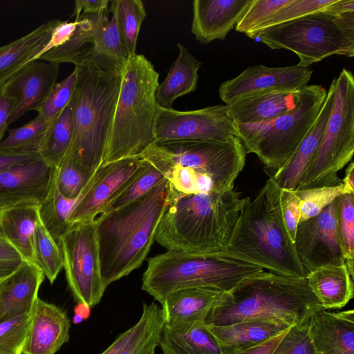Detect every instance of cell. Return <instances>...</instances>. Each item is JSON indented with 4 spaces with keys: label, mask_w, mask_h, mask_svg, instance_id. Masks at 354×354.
Returning <instances> with one entry per match:
<instances>
[{
    "label": "cell",
    "mask_w": 354,
    "mask_h": 354,
    "mask_svg": "<svg viewBox=\"0 0 354 354\" xmlns=\"http://www.w3.org/2000/svg\"><path fill=\"white\" fill-rule=\"evenodd\" d=\"M309 319L290 326L272 354H316L309 331Z\"/></svg>",
    "instance_id": "cell-47"
},
{
    "label": "cell",
    "mask_w": 354,
    "mask_h": 354,
    "mask_svg": "<svg viewBox=\"0 0 354 354\" xmlns=\"http://www.w3.org/2000/svg\"><path fill=\"white\" fill-rule=\"evenodd\" d=\"M2 277V276H1Z\"/></svg>",
    "instance_id": "cell-63"
},
{
    "label": "cell",
    "mask_w": 354,
    "mask_h": 354,
    "mask_svg": "<svg viewBox=\"0 0 354 354\" xmlns=\"http://www.w3.org/2000/svg\"><path fill=\"white\" fill-rule=\"evenodd\" d=\"M57 243L75 300L90 308L98 304L106 288L101 275L95 219L71 224Z\"/></svg>",
    "instance_id": "cell-12"
},
{
    "label": "cell",
    "mask_w": 354,
    "mask_h": 354,
    "mask_svg": "<svg viewBox=\"0 0 354 354\" xmlns=\"http://www.w3.org/2000/svg\"><path fill=\"white\" fill-rule=\"evenodd\" d=\"M225 292L211 288H184L168 295L160 304L164 326L182 330L205 321L211 310L221 302Z\"/></svg>",
    "instance_id": "cell-19"
},
{
    "label": "cell",
    "mask_w": 354,
    "mask_h": 354,
    "mask_svg": "<svg viewBox=\"0 0 354 354\" xmlns=\"http://www.w3.org/2000/svg\"><path fill=\"white\" fill-rule=\"evenodd\" d=\"M39 220V205L0 209V237L8 241L26 262L34 263L32 239Z\"/></svg>",
    "instance_id": "cell-33"
},
{
    "label": "cell",
    "mask_w": 354,
    "mask_h": 354,
    "mask_svg": "<svg viewBox=\"0 0 354 354\" xmlns=\"http://www.w3.org/2000/svg\"><path fill=\"white\" fill-rule=\"evenodd\" d=\"M97 169L91 171L77 158L67 155L59 167L55 168L59 191L66 198H80L93 184Z\"/></svg>",
    "instance_id": "cell-39"
},
{
    "label": "cell",
    "mask_w": 354,
    "mask_h": 354,
    "mask_svg": "<svg viewBox=\"0 0 354 354\" xmlns=\"http://www.w3.org/2000/svg\"><path fill=\"white\" fill-rule=\"evenodd\" d=\"M312 74L311 69L298 64L281 67L250 66L238 76L223 82L218 93L227 104L241 97L261 92H295L307 85Z\"/></svg>",
    "instance_id": "cell-15"
},
{
    "label": "cell",
    "mask_w": 354,
    "mask_h": 354,
    "mask_svg": "<svg viewBox=\"0 0 354 354\" xmlns=\"http://www.w3.org/2000/svg\"><path fill=\"white\" fill-rule=\"evenodd\" d=\"M159 73L143 55L129 57L120 89L103 165L138 156L155 142L156 92Z\"/></svg>",
    "instance_id": "cell-6"
},
{
    "label": "cell",
    "mask_w": 354,
    "mask_h": 354,
    "mask_svg": "<svg viewBox=\"0 0 354 354\" xmlns=\"http://www.w3.org/2000/svg\"><path fill=\"white\" fill-rule=\"evenodd\" d=\"M295 192L301 202L299 223L319 215L337 198L346 194L342 183L333 186L312 187Z\"/></svg>",
    "instance_id": "cell-43"
},
{
    "label": "cell",
    "mask_w": 354,
    "mask_h": 354,
    "mask_svg": "<svg viewBox=\"0 0 354 354\" xmlns=\"http://www.w3.org/2000/svg\"><path fill=\"white\" fill-rule=\"evenodd\" d=\"M57 21H46L25 35L0 46V88L36 60Z\"/></svg>",
    "instance_id": "cell-26"
},
{
    "label": "cell",
    "mask_w": 354,
    "mask_h": 354,
    "mask_svg": "<svg viewBox=\"0 0 354 354\" xmlns=\"http://www.w3.org/2000/svg\"><path fill=\"white\" fill-rule=\"evenodd\" d=\"M207 326L217 339L223 353L232 354L263 342L292 326L273 319H251L225 326Z\"/></svg>",
    "instance_id": "cell-27"
},
{
    "label": "cell",
    "mask_w": 354,
    "mask_h": 354,
    "mask_svg": "<svg viewBox=\"0 0 354 354\" xmlns=\"http://www.w3.org/2000/svg\"><path fill=\"white\" fill-rule=\"evenodd\" d=\"M306 277L263 271L229 292L209 311L205 323L225 326L251 319H273L292 326L322 310Z\"/></svg>",
    "instance_id": "cell-4"
},
{
    "label": "cell",
    "mask_w": 354,
    "mask_h": 354,
    "mask_svg": "<svg viewBox=\"0 0 354 354\" xmlns=\"http://www.w3.org/2000/svg\"><path fill=\"white\" fill-rule=\"evenodd\" d=\"M164 323L161 307L155 302L144 304L134 333L120 354H156Z\"/></svg>",
    "instance_id": "cell-36"
},
{
    "label": "cell",
    "mask_w": 354,
    "mask_h": 354,
    "mask_svg": "<svg viewBox=\"0 0 354 354\" xmlns=\"http://www.w3.org/2000/svg\"><path fill=\"white\" fill-rule=\"evenodd\" d=\"M89 42L93 45L84 52L96 66L122 73L129 55L115 18L113 15L109 17V10L97 17Z\"/></svg>",
    "instance_id": "cell-25"
},
{
    "label": "cell",
    "mask_w": 354,
    "mask_h": 354,
    "mask_svg": "<svg viewBox=\"0 0 354 354\" xmlns=\"http://www.w3.org/2000/svg\"><path fill=\"white\" fill-rule=\"evenodd\" d=\"M174 193L169 179H165L140 198L95 218L101 275L106 288L142 264Z\"/></svg>",
    "instance_id": "cell-2"
},
{
    "label": "cell",
    "mask_w": 354,
    "mask_h": 354,
    "mask_svg": "<svg viewBox=\"0 0 354 354\" xmlns=\"http://www.w3.org/2000/svg\"><path fill=\"white\" fill-rule=\"evenodd\" d=\"M322 12L334 17L347 12H354V1L335 0L333 3L324 8Z\"/></svg>",
    "instance_id": "cell-56"
},
{
    "label": "cell",
    "mask_w": 354,
    "mask_h": 354,
    "mask_svg": "<svg viewBox=\"0 0 354 354\" xmlns=\"http://www.w3.org/2000/svg\"><path fill=\"white\" fill-rule=\"evenodd\" d=\"M296 92H261L241 97L226 106L236 124L263 122L292 109L295 103Z\"/></svg>",
    "instance_id": "cell-28"
},
{
    "label": "cell",
    "mask_w": 354,
    "mask_h": 354,
    "mask_svg": "<svg viewBox=\"0 0 354 354\" xmlns=\"http://www.w3.org/2000/svg\"><path fill=\"white\" fill-rule=\"evenodd\" d=\"M50 122L37 115L25 124L8 129V136L0 142V149L38 153Z\"/></svg>",
    "instance_id": "cell-41"
},
{
    "label": "cell",
    "mask_w": 354,
    "mask_h": 354,
    "mask_svg": "<svg viewBox=\"0 0 354 354\" xmlns=\"http://www.w3.org/2000/svg\"><path fill=\"white\" fill-rule=\"evenodd\" d=\"M294 243L307 273L323 266L345 263L337 229L335 201L319 215L298 224Z\"/></svg>",
    "instance_id": "cell-14"
},
{
    "label": "cell",
    "mask_w": 354,
    "mask_h": 354,
    "mask_svg": "<svg viewBox=\"0 0 354 354\" xmlns=\"http://www.w3.org/2000/svg\"><path fill=\"white\" fill-rule=\"evenodd\" d=\"M316 354H354V311L320 310L309 319Z\"/></svg>",
    "instance_id": "cell-22"
},
{
    "label": "cell",
    "mask_w": 354,
    "mask_h": 354,
    "mask_svg": "<svg viewBox=\"0 0 354 354\" xmlns=\"http://www.w3.org/2000/svg\"><path fill=\"white\" fill-rule=\"evenodd\" d=\"M237 125L226 105L192 111L157 106L155 142L220 140L237 137Z\"/></svg>",
    "instance_id": "cell-13"
},
{
    "label": "cell",
    "mask_w": 354,
    "mask_h": 354,
    "mask_svg": "<svg viewBox=\"0 0 354 354\" xmlns=\"http://www.w3.org/2000/svg\"><path fill=\"white\" fill-rule=\"evenodd\" d=\"M30 320L26 313L0 321V354H23Z\"/></svg>",
    "instance_id": "cell-45"
},
{
    "label": "cell",
    "mask_w": 354,
    "mask_h": 354,
    "mask_svg": "<svg viewBox=\"0 0 354 354\" xmlns=\"http://www.w3.org/2000/svg\"><path fill=\"white\" fill-rule=\"evenodd\" d=\"M109 0H77L73 15L102 14L109 10Z\"/></svg>",
    "instance_id": "cell-54"
},
{
    "label": "cell",
    "mask_w": 354,
    "mask_h": 354,
    "mask_svg": "<svg viewBox=\"0 0 354 354\" xmlns=\"http://www.w3.org/2000/svg\"><path fill=\"white\" fill-rule=\"evenodd\" d=\"M33 261L52 284L63 269L62 255L58 243L39 220L32 239Z\"/></svg>",
    "instance_id": "cell-40"
},
{
    "label": "cell",
    "mask_w": 354,
    "mask_h": 354,
    "mask_svg": "<svg viewBox=\"0 0 354 354\" xmlns=\"http://www.w3.org/2000/svg\"><path fill=\"white\" fill-rule=\"evenodd\" d=\"M135 330L134 325L120 333L114 342L101 354H120L127 344Z\"/></svg>",
    "instance_id": "cell-57"
},
{
    "label": "cell",
    "mask_w": 354,
    "mask_h": 354,
    "mask_svg": "<svg viewBox=\"0 0 354 354\" xmlns=\"http://www.w3.org/2000/svg\"><path fill=\"white\" fill-rule=\"evenodd\" d=\"M100 15H79L75 16L73 21L57 19L48 42L36 57V60L74 64L86 48L85 44L90 41Z\"/></svg>",
    "instance_id": "cell-23"
},
{
    "label": "cell",
    "mask_w": 354,
    "mask_h": 354,
    "mask_svg": "<svg viewBox=\"0 0 354 354\" xmlns=\"http://www.w3.org/2000/svg\"><path fill=\"white\" fill-rule=\"evenodd\" d=\"M169 180L173 189L181 194H198L196 171L178 165L172 166Z\"/></svg>",
    "instance_id": "cell-50"
},
{
    "label": "cell",
    "mask_w": 354,
    "mask_h": 354,
    "mask_svg": "<svg viewBox=\"0 0 354 354\" xmlns=\"http://www.w3.org/2000/svg\"><path fill=\"white\" fill-rule=\"evenodd\" d=\"M306 279L324 310L341 308L353 297V279L346 263L319 268Z\"/></svg>",
    "instance_id": "cell-29"
},
{
    "label": "cell",
    "mask_w": 354,
    "mask_h": 354,
    "mask_svg": "<svg viewBox=\"0 0 354 354\" xmlns=\"http://www.w3.org/2000/svg\"><path fill=\"white\" fill-rule=\"evenodd\" d=\"M290 0H252L235 26L236 31L248 34L266 21Z\"/></svg>",
    "instance_id": "cell-48"
},
{
    "label": "cell",
    "mask_w": 354,
    "mask_h": 354,
    "mask_svg": "<svg viewBox=\"0 0 354 354\" xmlns=\"http://www.w3.org/2000/svg\"><path fill=\"white\" fill-rule=\"evenodd\" d=\"M327 90L321 85L298 89L294 106L269 121L236 124L237 137L246 153L255 154L265 167L275 171L295 153L313 127Z\"/></svg>",
    "instance_id": "cell-8"
},
{
    "label": "cell",
    "mask_w": 354,
    "mask_h": 354,
    "mask_svg": "<svg viewBox=\"0 0 354 354\" xmlns=\"http://www.w3.org/2000/svg\"><path fill=\"white\" fill-rule=\"evenodd\" d=\"M90 307L83 304H78L75 308V314L81 315L84 319L88 317L90 314Z\"/></svg>",
    "instance_id": "cell-59"
},
{
    "label": "cell",
    "mask_w": 354,
    "mask_h": 354,
    "mask_svg": "<svg viewBox=\"0 0 354 354\" xmlns=\"http://www.w3.org/2000/svg\"><path fill=\"white\" fill-rule=\"evenodd\" d=\"M77 79V71L75 68L68 76L55 84L46 101L37 111V115L49 122L58 116L69 104Z\"/></svg>",
    "instance_id": "cell-46"
},
{
    "label": "cell",
    "mask_w": 354,
    "mask_h": 354,
    "mask_svg": "<svg viewBox=\"0 0 354 354\" xmlns=\"http://www.w3.org/2000/svg\"><path fill=\"white\" fill-rule=\"evenodd\" d=\"M252 0H194L191 31L200 43L224 40Z\"/></svg>",
    "instance_id": "cell-21"
},
{
    "label": "cell",
    "mask_w": 354,
    "mask_h": 354,
    "mask_svg": "<svg viewBox=\"0 0 354 354\" xmlns=\"http://www.w3.org/2000/svg\"><path fill=\"white\" fill-rule=\"evenodd\" d=\"M288 329L254 346L236 351L232 354H272L274 349Z\"/></svg>",
    "instance_id": "cell-55"
},
{
    "label": "cell",
    "mask_w": 354,
    "mask_h": 354,
    "mask_svg": "<svg viewBox=\"0 0 354 354\" xmlns=\"http://www.w3.org/2000/svg\"><path fill=\"white\" fill-rule=\"evenodd\" d=\"M109 12L113 15L129 57L135 55L141 25L147 17L141 0L110 1Z\"/></svg>",
    "instance_id": "cell-38"
},
{
    "label": "cell",
    "mask_w": 354,
    "mask_h": 354,
    "mask_svg": "<svg viewBox=\"0 0 354 354\" xmlns=\"http://www.w3.org/2000/svg\"><path fill=\"white\" fill-rule=\"evenodd\" d=\"M177 46L178 57L156 92V104L162 109H173V104L178 97L194 91L197 87L198 71L202 64L184 45L178 43Z\"/></svg>",
    "instance_id": "cell-32"
},
{
    "label": "cell",
    "mask_w": 354,
    "mask_h": 354,
    "mask_svg": "<svg viewBox=\"0 0 354 354\" xmlns=\"http://www.w3.org/2000/svg\"><path fill=\"white\" fill-rule=\"evenodd\" d=\"M25 262L21 255L8 241L0 237V277L15 272Z\"/></svg>",
    "instance_id": "cell-51"
},
{
    "label": "cell",
    "mask_w": 354,
    "mask_h": 354,
    "mask_svg": "<svg viewBox=\"0 0 354 354\" xmlns=\"http://www.w3.org/2000/svg\"><path fill=\"white\" fill-rule=\"evenodd\" d=\"M270 48L293 52L308 68L332 55L354 56V12L334 17L324 12L268 28L248 36Z\"/></svg>",
    "instance_id": "cell-9"
},
{
    "label": "cell",
    "mask_w": 354,
    "mask_h": 354,
    "mask_svg": "<svg viewBox=\"0 0 354 354\" xmlns=\"http://www.w3.org/2000/svg\"><path fill=\"white\" fill-rule=\"evenodd\" d=\"M74 134L71 102L48 125L38 154L49 167L57 168L68 153Z\"/></svg>",
    "instance_id": "cell-35"
},
{
    "label": "cell",
    "mask_w": 354,
    "mask_h": 354,
    "mask_svg": "<svg viewBox=\"0 0 354 354\" xmlns=\"http://www.w3.org/2000/svg\"><path fill=\"white\" fill-rule=\"evenodd\" d=\"M244 201L234 189L194 194L175 191L155 241L167 250L198 255L217 253L224 248Z\"/></svg>",
    "instance_id": "cell-3"
},
{
    "label": "cell",
    "mask_w": 354,
    "mask_h": 354,
    "mask_svg": "<svg viewBox=\"0 0 354 354\" xmlns=\"http://www.w3.org/2000/svg\"><path fill=\"white\" fill-rule=\"evenodd\" d=\"M44 278L35 263L25 262L1 292L3 319L31 313Z\"/></svg>",
    "instance_id": "cell-31"
},
{
    "label": "cell",
    "mask_w": 354,
    "mask_h": 354,
    "mask_svg": "<svg viewBox=\"0 0 354 354\" xmlns=\"http://www.w3.org/2000/svg\"><path fill=\"white\" fill-rule=\"evenodd\" d=\"M346 194H354V163L353 161L346 169L345 176L342 179Z\"/></svg>",
    "instance_id": "cell-58"
},
{
    "label": "cell",
    "mask_w": 354,
    "mask_h": 354,
    "mask_svg": "<svg viewBox=\"0 0 354 354\" xmlns=\"http://www.w3.org/2000/svg\"><path fill=\"white\" fill-rule=\"evenodd\" d=\"M281 188L272 176L255 198H245L224 248L214 253L291 277H306L281 207Z\"/></svg>",
    "instance_id": "cell-1"
},
{
    "label": "cell",
    "mask_w": 354,
    "mask_h": 354,
    "mask_svg": "<svg viewBox=\"0 0 354 354\" xmlns=\"http://www.w3.org/2000/svg\"><path fill=\"white\" fill-rule=\"evenodd\" d=\"M300 199L294 190L281 189V207L288 232L295 241L301 214Z\"/></svg>",
    "instance_id": "cell-49"
},
{
    "label": "cell",
    "mask_w": 354,
    "mask_h": 354,
    "mask_svg": "<svg viewBox=\"0 0 354 354\" xmlns=\"http://www.w3.org/2000/svg\"><path fill=\"white\" fill-rule=\"evenodd\" d=\"M138 156L143 160L142 167L108 202L101 213L118 209L144 196L162 180L169 179L172 170L169 162L148 149Z\"/></svg>",
    "instance_id": "cell-30"
},
{
    "label": "cell",
    "mask_w": 354,
    "mask_h": 354,
    "mask_svg": "<svg viewBox=\"0 0 354 354\" xmlns=\"http://www.w3.org/2000/svg\"><path fill=\"white\" fill-rule=\"evenodd\" d=\"M142 163V159L136 156L100 167L93 184L70 213L68 223L95 220L108 202L140 169Z\"/></svg>",
    "instance_id": "cell-16"
},
{
    "label": "cell",
    "mask_w": 354,
    "mask_h": 354,
    "mask_svg": "<svg viewBox=\"0 0 354 354\" xmlns=\"http://www.w3.org/2000/svg\"><path fill=\"white\" fill-rule=\"evenodd\" d=\"M71 321L59 307L37 298L23 354H55L69 339Z\"/></svg>",
    "instance_id": "cell-18"
},
{
    "label": "cell",
    "mask_w": 354,
    "mask_h": 354,
    "mask_svg": "<svg viewBox=\"0 0 354 354\" xmlns=\"http://www.w3.org/2000/svg\"><path fill=\"white\" fill-rule=\"evenodd\" d=\"M335 81L333 80L315 122L288 162L272 178L281 189L295 191L319 145L333 106Z\"/></svg>",
    "instance_id": "cell-24"
},
{
    "label": "cell",
    "mask_w": 354,
    "mask_h": 354,
    "mask_svg": "<svg viewBox=\"0 0 354 354\" xmlns=\"http://www.w3.org/2000/svg\"><path fill=\"white\" fill-rule=\"evenodd\" d=\"M53 169L38 158L0 171V209L39 205L47 194Z\"/></svg>",
    "instance_id": "cell-17"
},
{
    "label": "cell",
    "mask_w": 354,
    "mask_h": 354,
    "mask_svg": "<svg viewBox=\"0 0 354 354\" xmlns=\"http://www.w3.org/2000/svg\"><path fill=\"white\" fill-rule=\"evenodd\" d=\"M59 64L35 60L6 83L17 105L10 124L30 111L39 110L57 83Z\"/></svg>",
    "instance_id": "cell-20"
},
{
    "label": "cell",
    "mask_w": 354,
    "mask_h": 354,
    "mask_svg": "<svg viewBox=\"0 0 354 354\" xmlns=\"http://www.w3.org/2000/svg\"><path fill=\"white\" fill-rule=\"evenodd\" d=\"M147 149L171 166L178 165L209 175L217 192L234 189L247 153L241 140L234 136L220 140L154 142Z\"/></svg>",
    "instance_id": "cell-11"
},
{
    "label": "cell",
    "mask_w": 354,
    "mask_h": 354,
    "mask_svg": "<svg viewBox=\"0 0 354 354\" xmlns=\"http://www.w3.org/2000/svg\"><path fill=\"white\" fill-rule=\"evenodd\" d=\"M83 319L84 318L81 315L75 314V316L73 317V323H80Z\"/></svg>",
    "instance_id": "cell-62"
},
{
    "label": "cell",
    "mask_w": 354,
    "mask_h": 354,
    "mask_svg": "<svg viewBox=\"0 0 354 354\" xmlns=\"http://www.w3.org/2000/svg\"><path fill=\"white\" fill-rule=\"evenodd\" d=\"M77 79L70 101L74 134L68 154L95 171L104 160L122 73L99 68L84 49L75 63Z\"/></svg>",
    "instance_id": "cell-5"
},
{
    "label": "cell",
    "mask_w": 354,
    "mask_h": 354,
    "mask_svg": "<svg viewBox=\"0 0 354 354\" xmlns=\"http://www.w3.org/2000/svg\"><path fill=\"white\" fill-rule=\"evenodd\" d=\"M84 194L75 199L64 197L57 188L55 168L53 169L47 194L39 205V217L42 225L57 243L70 226L68 223V216Z\"/></svg>",
    "instance_id": "cell-37"
},
{
    "label": "cell",
    "mask_w": 354,
    "mask_h": 354,
    "mask_svg": "<svg viewBox=\"0 0 354 354\" xmlns=\"http://www.w3.org/2000/svg\"><path fill=\"white\" fill-rule=\"evenodd\" d=\"M335 0H290L261 25L253 31L246 34L248 37L261 30L291 21L306 15L323 11Z\"/></svg>",
    "instance_id": "cell-44"
},
{
    "label": "cell",
    "mask_w": 354,
    "mask_h": 354,
    "mask_svg": "<svg viewBox=\"0 0 354 354\" xmlns=\"http://www.w3.org/2000/svg\"><path fill=\"white\" fill-rule=\"evenodd\" d=\"M337 229L339 243L348 272L354 270V194H345L335 199Z\"/></svg>",
    "instance_id": "cell-42"
},
{
    "label": "cell",
    "mask_w": 354,
    "mask_h": 354,
    "mask_svg": "<svg viewBox=\"0 0 354 354\" xmlns=\"http://www.w3.org/2000/svg\"><path fill=\"white\" fill-rule=\"evenodd\" d=\"M6 284L2 288L0 289V321L3 319V304H2V299H1V292H2L3 289L4 288V287L6 286Z\"/></svg>",
    "instance_id": "cell-61"
},
{
    "label": "cell",
    "mask_w": 354,
    "mask_h": 354,
    "mask_svg": "<svg viewBox=\"0 0 354 354\" xmlns=\"http://www.w3.org/2000/svg\"><path fill=\"white\" fill-rule=\"evenodd\" d=\"M264 271L216 254L198 255L167 250L148 259L142 289L160 303L170 293L189 288L229 292L245 279Z\"/></svg>",
    "instance_id": "cell-7"
},
{
    "label": "cell",
    "mask_w": 354,
    "mask_h": 354,
    "mask_svg": "<svg viewBox=\"0 0 354 354\" xmlns=\"http://www.w3.org/2000/svg\"><path fill=\"white\" fill-rule=\"evenodd\" d=\"M334 81L333 106L319 145L296 190L340 184L337 173L353 158L354 77L343 68Z\"/></svg>",
    "instance_id": "cell-10"
},
{
    "label": "cell",
    "mask_w": 354,
    "mask_h": 354,
    "mask_svg": "<svg viewBox=\"0 0 354 354\" xmlns=\"http://www.w3.org/2000/svg\"><path fill=\"white\" fill-rule=\"evenodd\" d=\"M17 105L15 97L9 91L6 84L0 88V142L3 140L10 125V120Z\"/></svg>",
    "instance_id": "cell-52"
},
{
    "label": "cell",
    "mask_w": 354,
    "mask_h": 354,
    "mask_svg": "<svg viewBox=\"0 0 354 354\" xmlns=\"http://www.w3.org/2000/svg\"><path fill=\"white\" fill-rule=\"evenodd\" d=\"M38 158L40 157L35 152H20L0 149V171Z\"/></svg>",
    "instance_id": "cell-53"
},
{
    "label": "cell",
    "mask_w": 354,
    "mask_h": 354,
    "mask_svg": "<svg viewBox=\"0 0 354 354\" xmlns=\"http://www.w3.org/2000/svg\"><path fill=\"white\" fill-rule=\"evenodd\" d=\"M159 346L162 354H223L205 321L178 331L163 326Z\"/></svg>",
    "instance_id": "cell-34"
},
{
    "label": "cell",
    "mask_w": 354,
    "mask_h": 354,
    "mask_svg": "<svg viewBox=\"0 0 354 354\" xmlns=\"http://www.w3.org/2000/svg\"><path fill=\"white\" fill-rule=\"evenodd\" d=\"M15 272L0 277V289L2 288L8 281H10Z\"/></svg>",
    "instance_id": "cell-60"
}]
</instances>
